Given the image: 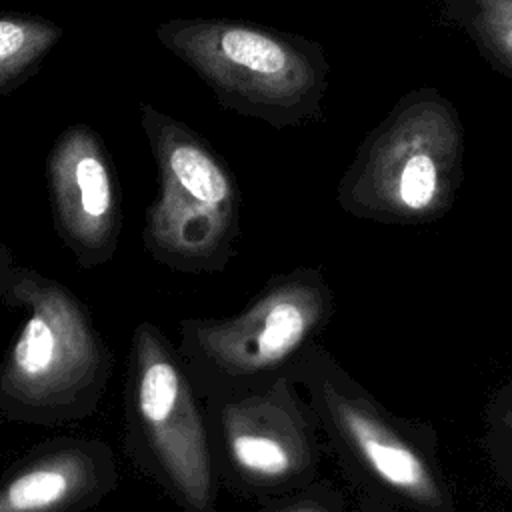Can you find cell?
I'll list each match as a JSON object with an SVG mask.
<instances>
[{"mask_svg":"<svg viewBox=\"0 0 512 512\" xmlns=\"http://www.w3.org/2000/svg\"><path fill=\"white\" fill-rule=\"evenodd\" d=\"M288 378L316 412L356 512L456 510L430 424L388 410L318 340Z\"/></svg>","mask_w":512,"mask_h":512,"instance_id":"6da1fadb","label":"cell"},{"mask_svg":"<svg viewBox=\"0 0 512 512\" xmlns=\"http://www.w3.org/2000/svg\"><path fill=\"white\" fill-rule=\"evenodd\" d=\"M2 304L26 318L0 358V418L46 428L90 418L114 370L90 308L60 280L24 264H16Z\"/></svg>","mask_w":512,"mask_h":512,"instance_id":"7a4b0ae2","label":"cell"},{"mask_svg":"<svg viewBox=\"0 0 512 512\" xmlns=\"http://www.w3.org/2000/svg\"><path fill=\"white\" fill-rule=\"evenodd\" d=\"M154 36L228 112L276 130L322 118L330 64L314 40L232 16L170 18Z\"/></svg>","mask_w":512,"mask_h":512,"instance_id":"3957f363","label":"cell"},{"mask_svg":"<svg viewBox=\"0 0 512 512\" xmlns=\"http://www.w3.org/2000/svg\"><path fill=\"white\" fill-rule=\"evenodd\" d=\"M334 304L322 268L298 266L268 278L232 316L184 318L176 346L200 398L246 394L288 376Z\"/></svg>","mask_w":512,"mask_h":512,"instance_id":"277c9868","label":"cell"},{"mask_svg":"<svg viewBox=\"0 0 512 512\" xmlns=\"http://www.w3.org/2000/svg\"><path fill=\"white\" fill-rule=\"evenodd\" d=\"M124 450L182 512H216L214 466L204 400L178 346L154 322L130 336L124 380Z\"/></svg>","mask_w":512,"mask_h":512,"instance_id":"5b68a950","label":"cell"},{"mask_svg":"<svg viewBox=\"0 0 512 512\" xmlns=\"http://www.w3.org/2000/svg\"><path fill=\"white\" fill-rule=\"evenodd\" d=\"M138 108L158 174V194L144 214L146 254L182 274L222 272L240 238L234 170L188 124L148 102Z\"/></svg>","mask_w":512,"mask_h":512,"instance_id":"8992f818","label":"cell"},{"mask_svg":"<svg viewBox=\"0 0 512 512\" xmlns=\"http://www.w3.org/2000/svg\"><path fill=\"white\" fill-rule=\"evenodd\" d=\"M462 124L434 88L406 94L364 138L336 200L356 218L422 222L442 216L462 180Z\"/></svg>","mask_w":512,"mask_h":512,"instance_id":"52a82bcc","label":"cell"},{"mask_svg":"<svg viewBox=\"0 0 512 512\" xmlns=\"http://www.w3.org/2000/svg\"><path fill=\"white\" fill-rule=\"evenodd\" d=\"M220 486L264 502L320 478L326 442L302 390L288 378L236 396L204 400Z\"/></svg>","mask_w":512,"mask_h":512,"instance_id":"ba28073f","label":"cell"},{"mask_svg":"<svg viewBox=\"0 0 512 512\" xmlns=\"http://www.w3.org/2000/svg\"><path fill=\"white\" fill-rule=\"evenodd\" d=\"M54 232L80 268L108 264L122 234V190L112 156L88 124L66 126L46 156Z\"/></svg>","mask_w":512,"mask_h":512,"instance_id":"9c48e42d","label":"cell"},{"mask_svg":"<svg viewBox=\"0 0 512 512\" xmlns=\"http://www.w3.org/2000/svg\"><path fill=\"white\" fill-rule=\"evenodd\" d=\"M118 482L116 456L102 438H48L0 474V512H86Z\"/></svg>","mask_w":512,"mask_h":512,"instance_id":"30bf717a","label":"cell"},{"mask_svg":"<svg viewBox=\"0 0 512 512\" xmlns=\"http://www.w3.org/2000/svg\"><path fill=\"white\" fill-rule=\"evenodd\" d=\"M62 34L64 28L44 16L0 12V98L42 68Z\"/></svg>","mask_w":512,"mask_h":512,"instance_id":"8fae6325","label":"cell"},{"mask_svg":"<svg viewBox=\"0 0 512 512\" xmlns=\"http://www.w3.org/2000/svg\"><path fill=\"white\" fill-rule=\"evenodd\" d=\"M440 16L462 30L494 70L512 78V0H436Z\"/></svg>","mask_w":512,"mask_h":512,"instance_id":"7c38bea8","label":"cell"},{"mask_svg":"<svg viewBox=\"0 0 512 512\" xmlns=\"http://www.w3.org/2000/svg\"><path fill=\"white\" fill-rule=\"evenodd\" d=\"M480 446L494 478L512 496V376L490 394L482 410Z\"/></svg>","mask_w":512,"mask_h":512,"instance_id":"4fadbf2b","label":"cell"},{"mask_svg":"<svg viewBox=\"0 0 512 512\" xmlns=\"http://www.w3.org/2000/svg\"><path fill=\"white\" fill-rule=\"evenodd\" d=\"M256 512H348V498L334 482L318 478L306 488L260 502Z\"/></svg>","mask_w":512,"mask_h":512,"instance_id":"5bb4252c","label":"cell"},{"mask_svg":"<svg viewBox=\"0 0 512 512\" xmlns=\"http://www.w3.org/2000/svg\"><path fill=\"white\" fill-rule=\"evenodd\" d=\"M16 260L12 256V250L8 248V244L0 238V304L4 302V296L10 288V282H12V274H14V268H16Z\"/></svg>","mask_w":512,"mask_h":512,"instance_id":"9a60e30c","label":"cell"}]
</instances>
